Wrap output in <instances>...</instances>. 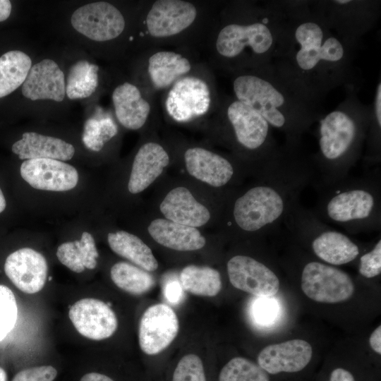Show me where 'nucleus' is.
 I'll list each match as a JSON object with an SVG mask.
<instances>
[{
    "label": "nucleus",
    "mask_w": 381,
    "mask_h": 381,
    "mask_svg": "<svg viewBox=\"0 0 381 381\" xmlns=\"http://www.w3.org/2000/svg\"><path fill=\"white\" fill-rule=\"evenodd\" d=\"M183 289L191 294L212 297L222 289L220 273L208 266L190 265L185 267L180 274Z\"/></svg>",
    "instance_id": "c85d7f7f"
},
{
    "label": "nucleus",
    "mask_w": 381,
    "mask_h": 381,
    "mask_svg": "<svg viewBox=\"0 0 381 381\" xmlns=\"http://www.w3.org/2000/svg\"><path fill=\"white\" fill-rule=\"evenodd\" d=\"M190 175L213 187H222L231 182L236 168L224 157L201 147H193L184 155Z\"/></svg>",
    "instance_id": "6ab92c4d"
},
{
    "label": "nucleus",
    "mask_w": 381,
    "mask_h": 381,
    "mask_svg": "<svg viewBox=\"0 0 381 381\" xmlns=\"http://www.w3.org/2000/svg\"><path fill=\"white\" fill-rule=\"evenodd\" d=\"M231 285L256 297H272L279 290L280 280L267 264L247 255H236L227 262Z\"/></svg>",
    "instance_id": "9d476101"
},
{
    "label": "nucleus",
    "mask_w": 381,
    "mask_h": 381,
    "mask_svg": "<svg viewBox=\"0 0 381 381\" xmlns=\"http://www.w3.org/2000/svg\"><path fill=\"white\" fill-rule=\"evenodd\" d=\"M358 272L366 279H372L381 273V239H377L372 248L359 258Z\"/></svg>",
    "instance_id": "4c0bfd02"
},
{
    "label": "nucleus",
    "mask_w": 381,
    "mask_h": 381,
    "mask_svg": "<svg viewBox=\"0 0 381 381\" xmlns=\"http://www.w3.org/2000/svg\"><path fill=\"white\" fill-rule=\"evenodd\" d=\"M57 370L52 365H41L19 371L12 381H53Z\"/></svg>",
    "instance_id": "58836bf2"
},
{
    "label": "nucleus",
    "mask_w": 381,
    "mask_h": 381,
    "mask_svg": "<svg viewBox=\"0 0 381 381\" xmlns=\"http://www.w3.org/2000/svg\"><path fill=\"white\" fill-rule=\"evenodd\" d=\"M210 104V92L207 85L195 77H185L177 80L166 99L167 112L180 122L203 115Z\"/></svg>",
    "instance_id": "ddd939ff"
},
{
    "label": "nucleus",
    "mask_w": 381,
    "mask_h": 381,
    "mask_svg": "<svg viewBox=\"0 0 381 381\" xmlns=\"http://www.w3.org/2000/svg\"><path fill=\"white\" fill-rule=\"evenodd\" d=\"M22 178L32 188L49 191H66L74 188L78 182L75 167L53 159L25 160L20 165Z\"/></svg>",
    "instance_id": "2eb2a0df"
},
{
    "label": "nucleus",
    "mask_w": 381,
    "mask_h": 381,
    "mask_svg": "<svg viewBox=\"0 0 381 381\" xmlns=\"http://www.w3.org/2000/svg\"><path fill=\"white\" fill-rule=\"evenodd\" d=\"M274 25L272 20H265L248 25L229 24L219 32L216 49L226 58L236 57L247 47L254 54L271 56L278 40Z\"/></svg>",
    "instance_id": "1a4fd4ad"
},
{
    "label": "nucleus",
    "mask_w": 381,
    "mask_h": 381,
    "mask_svg": "<svg viewBox=\"0 0 381 381\" xmlns=\"http://www.w3.org/2000/svg\"><path fill=\"white\" fill-rule=\"evenodd\" d=\"M4 271L19 290L32 294L43 289L47 278L48 266L41 253L30 248H23L6 258Z\"/></svg>",
    "instance_id": "dca6fc26"
},
{
    "label": "nucleus",
    "mask_w": 381,
    "mask_h": 381,
    "mask_svg": "<svg viewBox=\"0 0 381 381\" xmlns=\"http://www.w3.org/2000/svg\"><path fill=\"white\" fill-rule=\"evenodd\" d=\"M183 288L177 280L168 282L164 289V294L167 300L171 304L179 303L183 298Z\"/></svg>",
    "instance_id": "ea45409f"
},
{
    "label": "nucleus",
    "mask_w": 381,
    "mask_h": 381,
    "mask_svg": "<svg viewBox=\"0 0 381 381\" xmlns=\"http://www.w3.org/2000/svg\"><path fill=\"white\" fill-rule=\"evenodd\" d=\"M116 133L117 127L111 119L90 118L84 125L82 140L89 150L98 152Z\"/></svg>",
    "instance_id": "72a5a7b5"
},
{
    "label": "nucleus",
    "mask_w": 381,
    "mask_h": 381,
    "mask_svg": "<svg viewBox=\"0 0 381 381\" xmlns=\"http://www.w3.org/2000/svg\"><path fill=\"white\" fill-rule=\"evenodd\" d=\"M107 241L110 248L117 255L130 260L141 269L152 272L158 262L151 249L140 238L125 231L109 233Z\"/></svg>",
    "instance_id": "a878e982"
},
{
    "label": "nucleus",
    "mask_w": 381,
    "mask_h": 381,
    "mask_svg": "<svg viewBox=\"0 0 381 381\" xmlns=\"http://www.w3.org/2000/svg\"><path fill=\"white\" fill-rule=\"evenodd\" d=\"M369 344L371 349L378 354H381V326L379 325L370 334Z\"/></svg>",
    "instance_id": "37998d69"
},
{
    "label": "nucleus",
    "mask_w": 381,
    "mask_h": 381,
    "mask_svg": "<svg viewBox=\"0 0 381 381\" xmlns=\"http://www.w3.org/2000/svg\"><path fill=\"white\" fill-rule=\"evenodd\" d=\"M18 317L15 296L5 285H0V341L13 329Z\"/></svg>",
    "instance_id": "c9c22d12"
},
{
    "label": "nucleus",
    "mask_w": 381,
    "mask_h": 381,
    "mask_svg": "<svg viewBox=\"0 0 381 381\" xmlns=\"http://www.w3.org/2000/svg\"><path fill=\"white\" fill-rule=\"evenodd\" d=\"M169 162L166 150L159 144L147 143L142 145L134 158L128 183L133 194L145 190L162 173Z\"/></svg>",
    "instance_id": "4be33fe9"
},
{
    "label": "nucleus",
    "mask_w": 381,
    "mask_h": 381,
    "mask_svg": "<svg viewBox=\"0 0 381 381\" xmlns=\"http://www.w3.org/2000/svg\"><path fill=\"white\" fill-rule=\"evenodd\" d=\"M172 381H206L202 362L195 354H187L178 363Z\"/></svg>",
    "instance_id": "e433bc0d"
},
{
    "label": "nucleus",
    "mask_w": 381,
    "mask_h": 381,
    "mask_svg": "<svg viewBox=\"0 0 381 381\" xmlns=\"http://www.w3.org/2000/svg\"><path fill=\"white\" fill-rule=\"evenodd\" d=\"M59 260L71 271L80 273L85 268L95 269L99 257L94 238L84 231L80 240L61 244L56 250Z\"/></svg>",
    "instance_id": "bb28decb"
},
{
    "label": "nucleus",
    "mask_w": 381,
    "mask_h": 381,
    "mask_svg": "<svg viewBox=\"0 0 381 381\" xmlns=\"http://www.w3.org/2000/svg\"><path fill=\"white\" fill-rule=\"evenodd\" d=\"M110 276L119 289L133 295L143 294L155 285L153 277L147 271L125 262L114 264Z\"/></svg>",
    "instance_id": "7c9ffc66"
},
{
    "label": "nucleus",
    "mask_w": 381,
    "mask_h": 381,
    "mask_svg": "<svg viewBox=\"0 0 381 381\" xmlns=\"http://www.w3.org/2000/svg\"><path fill=\"white\" fill-rule=\"evenodd\" d=\"M80 381H114L109 377L98 373H89L84 375L80 380Z\"/></svg>",
    "instance_id": "a18cd8bd"
},
{
    "label": "nucleus",
    "mask_w": 381,
    "mask_h": 381,
    "mask_svg": "<svg viewBox=\"0 0 381 381\" xmlns=\"http://www.w3.org/2000/svg\"><path fill=\"white\" fill-rule=\"evenodd\" d=\"M71 22L76 31L98 42L117 37L125 28L121 13L104 1L90 3L78 8L72 14Z\"/></svg>",
    "instance_id": "9b49d317"
},
{
    "label": "nucleus",
    "mask_w": 381,
    "mask_h": 381,
    "mask_svg": "<svg viewBox=\"0 0 381 381\" xmlns=\"http://www.w3.org/2000/svg\"><path fill=\"white\" fill-rule=\"evenodd\" d=\"M315 174V168L299 152L298 145L287 143L260 167V181L235 199L234 224L246 234L278 231Z\"/></svg>",
    "instance_id": "f257e3e1"
},
{
    "label": "nucleus",
    "mask_w": 381,
    "mask_h": 381,
    "mask_svg": "<svg viewBox=\"0 0 381 381\" xmlns=\"http://www.w3.org/2000/svg\"><path fill=\"white\" fill-rule=\"evenodd\" d=\"M32 67V61L25 53L14 50L0 57V98L23 84Z\"/></svg>",
    "instance_id": "c756f323"
},
{
    "label": "nucleus",
    "mask_w": 381,
    "mask_h": 381,
    "mask_svg": "<svg viewBox=\"0 0 381 381\" xmlns=\"http://www.w3.org/2000/svg\"><path fill=\"white\" fill-rule=\"evenodd\" d=\"M112 101L116 118L125 128L137 130L145 124L150 106L137 87L129 83L117 86L112 93Z\"/></svg>",
    "instance_id": "393cba45"
},
{
    "label": "nucleus",
    "mask_w": 381,
    "mask_h": 381,
    "mask_svg": "<svg viewBox=\"0 0 381 381\" xmlns=\"http://www.w3.org/2000/svg\"><path fill=\"white\" fill-rule=\"evenodd\" d=\"M219 381H270V377L258 364L243 357H235L222 368Z\"/></svg>",
    "instance_id": "473e14b6"
},
{
    "label": "nucleus",
    "mask_w": 381,
    "mask_h": 381,
    "mask_svg": "<svg viewBox=\"0 0 381 381\" xmlns=\"http://www.w3.org/2000/svg\"><path fill=\"white\" fill-rule=\"evenodd\" d=\"M195 7L190 2L181 0H159L152 6L146 18L151 35L165 37L176 35L195 20Z\"/></svg>",
    "instance_id": "a211bd4d"
},
{
    "label": "nucleus",
    "mask_w": 381,
    "mask_h": 381,
    "mask_svg": "<svg viewBox=\"0 0 381 381\" xmlns=\"http://www.w3.org/2000/svg\"><path fill=\"white\" fill-rule=\"evenodd\" d=\"M233 87L237 99L256 110L271 127L285 133L289 143L298 144L313 121L311 116L296 111V100L271 77L241 75L234 80Z\"/></svg>",
    "instance_id": "20e7f679"
},
{
    "label": "nucleus",
    "mask_w": 381,
    "mask_h": 381,
    "mask_svg": "<svg viewBox=\"0 0 381 381\" xmlns=\"http://www.w3.org/2000/svg\"><path fill=\"white\" fill-rule=\"evenodd\" d=\"M147 229L157 243L175 250H196L203 248L206 243L205 238L196 228L167 219L153 220Z\"/></svg>",
    "instance_id": "b1692460"
},
{
    "label": "nucleus",
    "mask_w": 381,
    "mask_h": 381,
    "mask_svg": "<svg viewBox=\"0 0 381 381\" xmlns=\"http://www.w3.org/2000/svg\"><path fill=\"white\" fill-rule=\"evenodd\" d=\"M315 214L325 223L351 234L381 229V172L376 167L358 177L315 183Z\"/></svg>",
    "instance_id": "f03ea898"
},
{
    "label": "nucleus",
    "mask_w": 381,
    "mask_h": 381,
    "mask_svg": "<svg viewBox=\"0 0 381 381\" xmlns=\"http://www.w3.org/2000/svg\"><path fill=\"white\" fill-rule=\"evenodd\" d=\"M159 208L167 219L195 228L205 225L211 216L207 208L198 202L184 187L170 190Z\"/></svg>",
    "instance_id": "412c9836"
},
{
    "label": "nucleus",
    "mask_w": 381,
    "mask_h": 381,
    "mask_svg": "<svg viewBox=\"0 0 381 381\" xmlns=\"http://www.w3.org/2000/svg\"><path fill=\"white\" fill-rule=\"evenodd\" d=\"M190 68L187 59L173 52H159L149 59V75L157 88L169 86Z\"/></svg>",
    "instance_id": "cd10ccee"
},
{
    "label": "nucleus",
    "mask_w": 381,
    "mask_h": 381,
    "mask_svg": "<svg viewBox=\"0 0 381 381\" xmlns=\"http://www.w3.org/2000/svg\"><path fill=\"white\" fill-rule=\"evenodd\" d=\"M301 287L311 300L335 303L349 299L355 284L349 274L320 260L304 262L300 272Z\"/></svg>",
    "instance_id": "0eeeda50"
},
{
    "label": "nucleus",
    "mask_w": 381,
    "mask_h": 381,
    "mask_svg": "<svg viewBox=\"0 0 381 381\" xmlns=\"http://www.w3.org/2000/svg\"><path fill=\"white\" fill-rule=\"evenodd\" d=\"M98 66L87 61L80 60L69 71L66 94L71 99L90 97L98 85Z\"/></svg>",
    "instance_id": "2f4dec72"
},
{
    "label": "nucleus",
    "mask_w": 381,
    "mask_h": 381,
    "mask_svg": "<svg viewBox=\"0 0 381 381\" xmlns=\"http://www.w3.org/2000/svg\"><path fill=\"white\" fill-rule=\"evenodd\" d=\"M68 317L81 335L92 340L110 337L118 327L114 312L107 303L96 298L78 301L71 306Z\"/></svg>",
    "instance_id": "4468645a"
},
{
    "label": "nucleus",
    "mask_w": 381,
    "mask_h": 381,
    "mask_svg": "<svg viewBox=\"0 0 381 381\" xmlns=\"http://www.w3.org/2000/svg\"><path fill=\"white\" fill-rule=\"evenodd\" d=\"M6 207V201L0 188V213L3 212Z\"/></svg>",
    "instance_id": "49530a36"
},
{
    "label": "nucleus",
    "mask_w": 381,
    "mask_h": 381,
    "mask_svg": "<svg viewBox=\"0 0 381 381\" xmlns=\"http://www.w3.org/2000/svg\"><path fill=\"white\" fill-rule=\"evenodd\" d=\"M312 355L310 343L295 339L264 348L258 354V364L268 374L296 373L307 366Z\"/></svg>",
    "instance_id": "f3484780"
},
{
    "label": "nucleus",
    "mask_w": 381,
    "mask_h": 381,
    "mask_svg": "<svg viewBox=\"0 0 381 381\" xmlns=\"http://www.w3.org/2000/svg\"><path fill=\"white\" fill-rule=\"evenodd\" d=\"M294 65L299 74L318 73L324 68H332L344 63L346 49L337 37L330 34L322 21L307 19L294 26ZM293 51V52H294Z\"/></svg>",
    "instance_id": "423d86ee"
},
{
    "label": "nucleus",
    "mask_w": 381,
    "mask_h": 381,
    "mask_svg": "<svg viewBox=\"0 0 381 381\" xmlns=\"http://www.w3.org/2000/svg\"><path fill=\"white\" fill-rule=\"evenodd\" d=\"M327 381H355V379L349 370L342 368H337L332 371Z\"/></svg>",
    "instance_id": "79ce46f5"
},
{
    "label": "nucleus",
    "mask_w": 381,
    "mask_h": 381,
    "mask_svg": "<svg viewBox=\"0 0 381 381\" xmlns=\"http://www.w3.org/2000/svg\"><path fill=\"white\" fill-rule=\"evenodd\" d=\"M12 151L20 159H53L70 160L75 154L74 147L66 141L34 132H26L12 145Z\"/></svg>",
    "instance_id": "5701e85b"
},
{
    "label": "nucleus",
    "mask_w": 381,
    "mask_h": 381,
    "mask_svg": "<svg viewBox=\"0 0 381 381\" xmlns=\"http://www.w3.org/2000/svg\"><path fill=\"white\" fill-rule=\"evenodd\" d=\"M179 329L178 318L170 306L158 303L149 307L139 324L138 340L141 350L147 355L161 352L174 341Z\"/></svg>",
    "instance_id": "f8f14e48"
},
{
    "label": "nucleus",
    "mask_w": 381,
    "mask_h": 381,
    "mask_svg": "<svg viewBox=\"0 0 381 381\" xmlns=\"http://www.w3.org/2000/svg\"><path fill=\"white\" fill-rule=\"evenodd\" d=\"M368 116L352 111L336 109L319 121L318 152L315 166L318 184H329L349 176L359 159L368 132Z\"/></svg>",
    "instance_id": "7ed1b4c3"
},
{
    "label": "nucleus",
    "mask_w": 381,
    "mask_h": 381,
    "mask_svg": "<svg viewBox=\"0 0 381 381\" xmlns=\"http://www.w3.org/2000/svg\"><path fill=\"white\" fill-rule=\"evenodd\" d=\"M0 381H7V375L6 371L0 367Z\"/></svg>",
    "instance_id": "de8ad7c7"
},
{
    "label": "nucleus",
    "mask_w": 381,
    "mask_h": 381,
    "mask_svg": "<svg viewBox=\"0 0 381 381\" xmlns=\"http://www.w3.org/2000/svg\"><path fill=\"white\" fill-rule=\"evenodd\" d=\"M11 3L8 0H0V22L6 20L11 12Z\"/></svg>",
    "instance_id": "c03bdc74"
},
{
    "label": "nucleus",
    "mask_w": 381,
    "mask_h": 381,
    "mask_svg": "<svg viewBox=\"0 0 381 381\" xmlns=\"http://www.w3.org/2000/svg\"><path fill=\"white\" fill-rule=\"evenodd\" d=\"M22 93L31 100L61 102L66 94L64 74L55 61L43 59L31 67L23 84Z\"/></svg>",
    "instance_id": "aec40b11"
},
{
    "label": "nucleus",
    "mask_w": 381,
    "mask_h": 381,
    "mask_svg": "<svg viewBox=\"0 0 381 381\" xmlns=\"http://www.w3.org/2000/svg\"><path fill=\"white\" fill-rule=\"evenodd\" d=\"M272 297H256L252 301L250 316L255 325L270 327L278 320L280 308L277 300Z\"/></svg>",
    "instance_id": "f704fd0d"
},
{
    "label": "nucleus",
    "mask_w": 381,
    "mask_h": 381,
    "mask_svg": "<svg viewBox=\"0 0 381 381\" xmlns=\"http://www.w3.org/2000/svg\"><path fill=\"white\" fill-rule=\"evenodd\" d=\"M283 224L294 239L308 246L318 259L328 265H346L361 254V247L349 236L323 222L300 201L291 208Z\"/></svg>",
    "instance_id": "39448f33"
},
{
    "label": "nucleus",
    "mask_w": 381,
    "mask_h": 381,
    "mask_svg": "<svg viewBox=\"0 0 381 381\" xmlns=\"http://www.w3.org/2000/svg\"><path fill=\"white\" fill-rule=\"evenodd\" d=\"M226 115L235 139L242 147L258 152L264 162L277 152L271 126L253 108L237 99L229 105Z\"/></svg>",
    "instance_id": "6e6552de"
},
{
    "label": "nucleus",
    "mask_w": 381,
    "mask_h": 381,
    "mask_svg": "<svg viewBox=\"0 0 381 381\" xmlns=\"http://www.w3.org/2000/svg\"><path fill=\"white\" fill-rule=\"evenodd\" d=\"M370 126L378 130L381 129V83L377 87L375 100V119L370 122Z\"/></svg>",
    "instance_id": "a19ab883"
}]
</instances>
